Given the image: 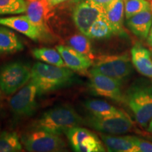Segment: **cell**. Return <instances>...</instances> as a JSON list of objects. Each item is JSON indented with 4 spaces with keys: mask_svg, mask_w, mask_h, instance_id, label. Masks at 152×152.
<instances>
[{
    "mask_svg": "<svg viewBox=\"0 0 152 152\" xmlns=\"http://www.w3.org/2000/svg\"><path fill=\"white\" fill-rule=\"evenodd\" d=\"M31 79L37 85L39 95L70 86L77 80L74 72L66 66L37 62L31 68Z\"/></svg>",
    "mask_w": 152,
    "mask_h": 152,
    "instance_id": "obj_1",
    "label": "cell"
},
{
    "mask_svg": "<svg viewBox=\"0 0 152 152\" xmlns=\"http://www.w3.org/2000/svg\"><path fill=\"white\" fill-rule=\"evenodd\" d=\"M84 124V119L70 106H58L45 111L32 125L31 128L43 130L61 135L70 129Z\"/></svg>",
    "mask_w": 152,
    "mask_h": 152,
    "instance_id": "obj_2",
    "label": "cell"
},
{
    "mask_svg": "<svg viewBox=\"0 0 152 152\" xmlns=\"http://www.w3.org/2000/svg\"><path fill=\"white\" fill-rule=\"evenodd\" d=\"M124 102L132 112L137 123L147 128L152 119V84L145 80L133 83L125 94Z\"/></svg>",
    "mask_w": 152,
    "mask_h": 152,
    "instance_id": "obj_3",
    "label": "cell"
},
{
    "mask_svg": "<svg viewBox=\"0 0 152 152\" xmlns=\"http://www.w3.org/2000/svg\"><path fill=\"white\" fill-rule=\"evenodd\" d=\"M128 53L121 54L102 55L94 58L89 72H94L121 82L132 73V65Z\"/></svg>",
    "mask_w": 152,
    "mask_h": 152,
    "instance_id": "obj_4",
    "label": "cell"
},
{
    "mask_svg": "<svg viewBox=\"0 0 152 152\" xmlns=\"http://www.w3.org/2000/svg\"><path fill=\"white\" fill-rule=\"evenodd\" d=\"M31 68L20 61L11 62L0 68V89L5 95L13 94L31 78Z\"/></svg>",
    "mask_w": 152,
    "mask_h": 152,
    "instance_id": "obj_5",
    "label": "cell"
},
{
    "mask_svg": "<svg viewBox=\"0 0 152 152\" xmlns=\"http://www.w3.org/2000/svg\"><path fill=\"white\" fill-rule=\"evenodd\" d=\"M84 125L98 132L112 135L125 134L132 131L134 128L132 120L123 111L104 117L91 115L84 119Z\"/></svg>",
    "mask_w": 152,
    "mask_h": 152,
    "instance_id": "obj_6",
    "label": "cell"
},
{
    "mask_svg": "<svg viewBox=\"0 0 152 152\" xmlns=\"http://www.w3.org/2000/svg\"><path fill=\"white\" fill-rule=\"evenodd\" d=\"M22 144L28 151L56 152L65 150L66 142L59 135L39 129H33L21 138Z\"/></svg>",
    "mask_w": 152,
    "mask_h": 152,
    "instance_id": "obj_7",
    "label": "cell"
},
{
    "mask_svg": "<svg viewBox=\"0 0 152 152\" xmlns=\"http://www.w3.org/2000/svg\"><path fill=\"white\" fill-rule=\"evenodd\" d=\"M37 94V85L31 79L9 101V107L14 116L18 118L32 116L37 107L36 102Z\"/></svg>",
    "mask_w": 152,
    "mask_h": 152,
    "instance_id": "obj_8",
    "label": "cell"
},
{
    "mask_svg": "<svg viewBox=\"0 0 152 152\" xmlns=\"http://www.w3.org/2000/svg\"><path fill=\"white\" fill-rule=\"evenodd\" d=\"M105 15L104 7L92 0H83L73 10V20L75 27L86 35L91 26L100 17Z\"/></svg>",
    "mask_w": 152,
    "mask_h": 152,
    "instance_id": "obj_9",
    "label": "cell"
},
{
    "mask_svg": "<svg viewBox=\"0 0 152 152\" xmlns=\"http://www.w3.org/2000/svg\"><path fill=\"white\" fill-rule=\"evenodd\" d=\"M66 136L75 151L104 152L105 147L94 132L86 128L75 127L66 132Z\"/></svg>",
    "mask_w": 152,
    "mask_h": 152,
    "instance_id": "obj_10",
    "label": "cell"
},
{
    "mask_svg": "<svg viewBox=\"0 0 152 152\" xmlns=\"http://www.w3.org/2000/svg\"><path fill=\"white\" fill-rule=\"evenodd\" d=\"M90 87L95 94L122 103L125 94L121 90L122 82L104 75L102 74L89 72Z\"/></svg>",
    "mask_w": 152,
    "mask_h": 152,
    "instance_id": "obj_11",
    "label": "cell"
},
{
    "mask_svg": "<svg viewBox=\"0 0 152 152\" xmlns=\"http://www.w3.org/2000/svg\"><path fill=\"white\" fill-rule=\"evenodd\" d=\"M26 15L29 19L49 39L51 33L48 21L53 7L47 0H26Z\"/></svg>",
    "mask_w": 152,
    "mask_h": 152,
    "instance_id": "obj_12",
    "label": "cell"
},
{
    "mask_svg": "<svg viewBox=\"0 0 152 152\" xmlns=\"http://www.w3.org/2000/svg\"><path fill=\"white\" fill-rule=\"evenodd\" d=\"M0 25L18 32L35 42L49 39L30 20L27 15L0 18Z\"/></svg>",
    "mask_w": 152,
    "mask_h": 152,
    "instance_id": "obj_13",
    "label": "cell"
},
{
    "mask_svg": "<svg viewBox=\"0 0 152 152\" xmlns=\"http://www.w3.org/2000/svg\"><path fill=\"white\" fill-rule=\"evenodd\" d=\"M56 49L61 55L66 67L72 71L84 73L93 65V60L77 52L70 46L58 45Z\"/></svg>",
    "mask_w": 152,
    "mask_h": 152,
    "instance_id": "obj_14",
    "label": "cell"
},
{
    "mask_svg": "<svg viewBox=\"0 0 152 152\" xmlns=\"http://www.w3.org/2000/svg\"><path fill=\"white\" fill-rule=\"evenodd\" d=\"M132 65L140 74L152 79L151 52L141 43H136L131 49Z\"/></svg>",
    "mask_w": 152,
    "mask_h": 152,
    "instance_id": "obj_15",
    "label": "cell"
},
{
    "mask_svg": "<svg viewBox=\"0 0 152 152\" xmlns=\"http://www.w3.org/2000/svg\"><path fill=\"white\" fill-rule=\"evenodd\" d=\"M105 17L111 25L115 35H123L125 0H113L105 7Z\"/></svg>",
    "mask_w": 152,
    "mask_h": 152,
    "instance_id": "obj_16",
    "label": "cell"
},
{
    "mask_svg": "<svg viewBox=\"0 0 152 152\" xmlns=\"http://www.w3.org/2000/svg\"><path fill=\"white\" fill-rule=\"evenodd\" d=\"M126 25L134 35L144 40L152 26V11H144L134 15L127 20Z\"/></svg>",
    "mask_w": 152,
    "mask_h": 152,
    "instance_id": "obj_17",
    "label": "cell"
},
{
    "mask_svg": "<svg viewBox=\"0 0 152 152\" xmlns=\"http://www.w3.org/2000/svg\"><path fill=\"white\" fill-rule=\"evenodd\" d=\"M101 140L107 149L111 152H138L131 136H114L101 134Z\"/></svg>",
    "mask_w": 152,
    "mask_h": 152,
    "instance_id": "obj_18",
    "label": "cell"
},
{
    "mask_svg": "<svg viewBox=\"0 0 152 152\" xmlns=\"http://www.w3.org/2000/svg\"><path fill=\"white\" fill-rule=\"evenodd\" d=\"M23 43L11 28L0 27V56L20 52Z\"/></svg>",
    "mask_w": 152,
    "mask_h": 152,
    "instance_id": "obj_19",
    "label": "cell"
},
{
    "mask_svg": "<svg viewBox=\"0 0 152 152\" xmlns=\"http://www.w3.org/2000/svg\"><path fill=\"white\" fill-rule=\"evenodd\" d=\"M84 106L92 115L97 117L108 116L118 113L121 111L115 106L102 100H87L84 103Z\"/></svg>",
    "mask_w": 152,
    "mask_h": 152,
    "instance_id": "obj_20",
    "label": "cell"
},
{
    "mask_svg": "<svg viewBox=\"0 0 152 152\" xmlns=\"http://www.w3.org/2000/svg\"><path fill=\"white\" fill-rule=\"evenodd\" d=\"M32 53L36 59L40 61L51 64V65L61 66V67L66 66L61 55L57 49L47 48V47L35 48L33 49Z\"/></svg>",
    "mask_w": 152,
    "mask_h": 152,
    "instance_id": "obj_21",
    "label": "cell"
},
{
    "mask_svg": "<svg viewBox=\"0 0 152 152\" xmlns=\"http://www.w3.org/2000/svg\"><path fill=\"white\" fill-rule=\"evenodd\" d=\"M113 31L105 15L99 18L93 23L87 32L86 36L90 39H106L113 35Z\"/></svg>",
    "mask_w": 152,
    "mask_h": 152,
    "instance_id": "obj_22",
    "label": "cell"
},
{
    "mask_svg": "<svg viewBox=\"0 0 152 152\" xmlns=\"http://www.w3.org/2000/svg\"><path fill=\"white\" fill-rule=\"evenodd\" d=\"M90 38L84 34H75L69 37L68 44L70 47L94 61L95 58Z\"/></svg>",
    "mask_w": 152,
    "mask_h": 152,
    "instance_id": "obj_23",
    "label": "cell"
},
{
    "mask_svg": "<svg viewBox=\"0 0 152 152\" xmlns=\"http://www.w3.org/2000/svg\"><path fill=\"white\" fill-rule=\"evenodd\" d=\"M22 149V144L16 132L6 131L0 134V152L21 151Z\"/></svg>",
    "mask_w": 152,
    "mask_h": 152,
    "instance_id": "obj_24",
    "label": "cell"
},
{
    "mask_svg": "<svg viewBox=\"0 0 152 152\" xmlns=\"http://www.w3.org/2000/svg\"><path fill=\"white\" fill-rule=\"evenodd\" d=\"M147 11H152V4L149 0H125V16L126 20Z\"/></svg>",
    "mask_w": 152,
    "mask_h": 152,
    "instance_id": "obj_25",
    "label": "cell"
},
{
    "mask_svg": "<svg viewBox=\"0 0 152 152\" xmlns=\"http://www.w3.org/2000/svg\"><path fill=\"white\" fill-rule=\"evenodd\" d=\"M26 11V0H0V16L23 14Z\"/></svg>",
    "mask_w": 152,
    "mask_h": 152,
    "instance_id": "obj_26",
    "label": "cell"
},
{
    "mask_svg": "<svg viewBox=\"0 0 152 152\" xmlns=\"http://www.w3.org/2000/svg\"><path fill=\"white\" fill-rule=\"evenodd\" d=\"M131 138L137 148L138 152H152V142L137 136H131Z\"/></svg>",
    "mask_w": 152,
    "mask_h": 152,
    "instance_id": "obj_27",
    "label": "cell"
},
{
    "mask_svg": "<svg viewBox=\"0 0 152 152\" xmlns=\"http://www.w3.org/2000/svg\"><path fill=\"white\" fill-rule=\"evenodd\" d=\"M92 1L105 8L106 6L109 4L111 3L112 1H113V0H92Z\"/></svg>",
    "mask_w": 152,
    "mask_h": 152,
    "instance_id": "obj_28",
    "label": "cell"
},
{
    "mask_svg": "<svg viewBox=\"0 0 152 152\" xmlns=\"http://www.w3.org/2000/svg\"><path fill=\"white\" fill-rule=\"evenodd\" d=\"M48 2L49 3V4L52 6V7H55V6L59 4L60 3L64 2V1H67V0H47Z\"/></svg>",
    "mask_w": 152,
    "mask_h": 152,
    "instance_id": "obj_29",
    "label": "cell"
},
{
    "mask_svg": "<svg viewBox=\"0 0 152 152\" xmlns=\"http://www.w3.org/2000/svg\"><path fill=\"white\" fill-rule=\"evenodd\" d=\"M147 44L149 45L150 47H152V26L151 28V30H150L149 35H148V37L147 38Z\"/></svg>",
    "mask_w": 152,
    "mask_h": 152,
    "instance_id": "obj_30",
    "label": "cell"
},
{
    "mask_svg": "<svg viewBox=\"0 0 152 152\" xmlns=\"http://www.w3.org/2000/svg\"><path fill=\"white\" fill-rule=\"evenodd\" d=\"M147 131L152 134V119L151 120V121H150V122H149V125H148V126H147Z\"/></svg>",
    "mask_w": 152,
    "mask_h": 152,
    "instance_id": "obj_31",
    "label": "cell"
},
{
    "mask_svg": "<svg viewBox=\"0 0 152 152\" xmlns=\"http://www.w3.org/2000/svg\"><path fill=\"white\" fill-rule=\"evenodd\" d=\"M146 138H147V140L152 142V135H147L146 136Z\"/></svg>",
    "mask_w": 152,
    "mask_h": 152,
    "instance_id": "obj_32",
    "label": "cell"
},
{
    "mask_svg": "<svg viewBox=\"0 0 152 152\" xmlns=\"http://www.w3.org/2000/svg\"><path fill=\"white\" fill-rule=\"evenodd\" d=\"M1 89H0V100L1 99V97H2V94H1Z\"/></svg>",
    "mask_w": 152,
    "mask_h": 152,
    "instance_id": "obj_33",
    "label": "cell"
},
{
    "mask_svg": "<svg viewBox=\"0 0 152 152\" xmlns=\"http://www.w3.org/2000/svg\"><path fill=\"white\" fill-rule=\"evenodd\" d=\"M151 56H152V49H151Z\"/></svg>",
    "mask_w": 152,
    "mask_h": 152,
    "instance_id": "obj_34",
    "label": "cell"
}]
</instances>
